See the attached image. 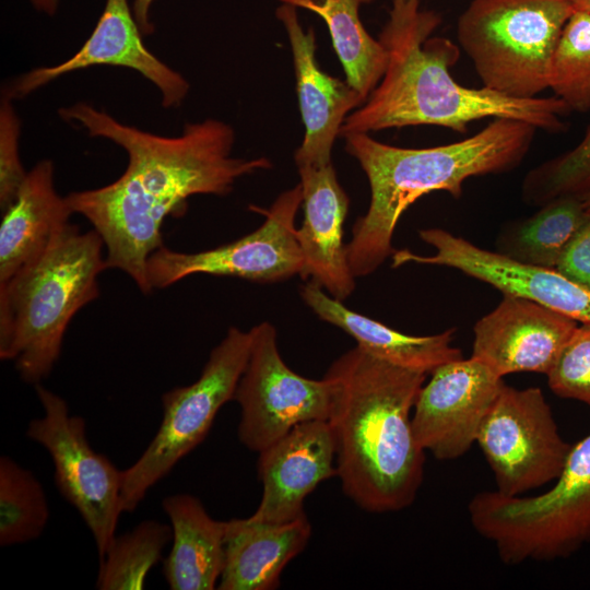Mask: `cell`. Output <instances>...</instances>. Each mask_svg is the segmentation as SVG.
Listing matches in <instances>:
<instances>
[{
    "mask_svg": "<svg viewBox=\"0 0 590 590\" xmlns=\"http://www.w3.org/2000/svg\"><path fill=\"white\" fill-rule=\"evenodd\" d=\"M58 113L128 155L118 179L73 191L66 199L71 211L83 215L102 237L107 269L123 271L144 294L152 292L146 264L164 246L166 217L182 216L191 196H226L239 178L272 167L263 156H232L235 132L221 120L188 123L180 135L162 137L123 125L83 102Z\"/></svg>",
    "mask_w": 590,
    "mask_h": 590,
    "instance_id": "cell-1",
    "label": "cell"
},
{
    "mask_svg": "<svg viewBox=\"0 0 590 590\" xmlns=\"http://www.w3.org/2000/svg\"><path fill=\"white\" fill-rule=\"evenodd\" d=\"M440 24V14L422 9L421 0H392L378 37L388 56L385 73L345 118L341 137L423 125L465 133L471 122L486 118L516 119L551 133L566 129L563 118L570 110L555 96L517 98L458 83L450 68L459 47L432 36Z\"/></svg>",
    "mask_w": 590,
    "mask_h": 590,
    "instance_id": "cell-2",
    "label": "cell"
},
{
    "mask_svg": "<svg viewBox=\"0 0 590 590\" xmlns=\"http://www.w3.org/2000/svg\"><path fill=\"white\" fill-rule=\"evenodd\" d=\"M426 375L357 345L324 375L337 476L345 495L366 511H400L416 498L425 451L414 438L411 412Z\"/></svg>",
    "mask_w": 590,
    "mask_h": 590,
    "instance_id": "cell-3",
    "label": "cell"
},
{
    "mask_svg": "<svg viewBox=\"0 0 590 590\" xmlns=\"http://www.w3.org/2000/svg\"><path fill=\"white\" fill-rule=\"evenodd\" d=\"M536 130L524 121L496 118L467 139L425 149L392 146L368 133L344 135L345 151L358 162L370 187L368 210L354 223L345 246L353 275L366 276L392 256L396 226L415 201L433 191L459 199L469 178L514 170L530 151Z\"/></svg>",
    "mask_w": 590,
    "mask_h": 590,
    "instance_id": "cell-4",
    "label": "cell"
},
{
    "mask_svg": "<svg viewBox=\"0 0 590 590\" xmlns=\"http://www.w3.org/2000/svg\"><path fill=\"white\" fill-rule=\"evenodd\" d=\"M104 241L69 223L45 252L0 288V358L38 385L52 370L75 314L99 296Z\"/></svg>",
    "mask_w": 590,
    "mask_h": 590,
    "instance_id": "cell-5",
    "label": "cell"
},
{
    "mask_svg": "<svg viewBox=\"0 0 590 590\" xmlns=\"http://www.w3.org/2000/svg\"><path fill=\"white\" fill-rule=\"evenodd\" d=\"M474 530L507 565L567 558L590 545V433L573 445L552 486L532 496L475 494L468 504Z\"/></svg>",
    "mask_w": 590,
    "mask_h": 590,
    "instance_id": "cell-6",
    "label": "cell"
},
{
    "mask_svg": "<svg viewBox=\"0 0 590 590\" xmlns=\"http://www.w3.org/2000/svg\"><path fill=\"white\" fill-rule=\"evenodd\" d=\"M573 11L571 0H472L458 19V43L484 87L538 97Z\"/></svg>",
    "mask_w": 590,
    "mask_h": 590,
    "instance_id": "cell-7",
    "label": "cell"
},
{
    "mask_svg": "<svg viewBox=\"0 0 590 590\" xmlns=\"http://www.w3.org/2000/svg\"><path fill=\"white\" fill-rule=\"evenodd\" d=\"M250 345V330L231 327L194 382L163 393V417L155 436L122 471L123 512L134 511L148 492L205 439L221 408L234 399Z\"/></svg>",
    "mask_w": 590,
    "mask_h": 590,
    "instance_id": "cell-8",
    "label": "cell"
},
{
    "mask_svg": "<svg viewBox=\"0 0 590 590\" xmlns=\"http://www.w3.org/2000/svg\"><path fill=\"white\" fill-rule=\"evenodd\" d=\"M35 391L44 414L28 422L26 437L51 457L56 487L79 511L101 559L116 535L123 512L122 471L91 447L85 420L71 415L63 398L40 384L35 386Z\"/></svg>",
    "mask_w": 590,
    "mask_h": 590,
    "instance_id": "cell-9",
    "label": "cell"
},
{
    "mask_svg": "<svg viewBox=\"0 0 590 590\" xmlns=\"http://www.w3.org/2000/svg\"><path fill=\"white\" fill-rule=\"evenodd\" d=\"M481 448L494 475L496 489L521 496L553 483L573 447L559 434L541 389L500 390L479 432Z\"/></svg>",
    "mask_w": 590,
    "mask_h": 590,
    "instance_id": "cell-10",
    "label": "cell"
},
{
    "mask_svg": "<svg viewBox=\"0 0 590 590\" xmlns=\"http://www.w3.org/2000/svg\"><path fill=\"white\" fill-rule=\"evenodd\" d=\"M302 201L298 184L283 191L269 209H255L266 216L260 227L213 249L181 252L162 246L148 260L151 288H166L193 274L257 283H274L299 275L303 259L295 235V217Z\"/></svg>",
    "mask_w": 590,
    "mask_h": 590,
    "instance_id": "cell-11",
    "label": "cell"
},
{
    "mask_svg": "<svg viewBox=\"0 0 590 590\" xmlns=\"http://www.w3.org/2000/svg\"><path fill=\"white\" fill-rule=\"evenodd\" d=\"M251 345L234 399L240 409L239 441L259 453L300 423L327 421L330 387L309 379L282 359L274 326L263 321L250 329Z\"/></svg>",
    "mask_w": 590,
    "mask_h": 590,
    "instance_id": "cell-12",
    "label": "cell"
},
{
    "mask_svg": "<svg viewBox=\"0 0 590 590\" xmlns=\"http://www.w3.org/2000/svg\"><path fill=\"white\" fill-rule=\"evenodd\" d=\"M421 388L412 415L418 446L438 460L464 456L505 386L482 361L459 358L438 366Z\"/></svg>",
    "mask_w": 590,
    "mask_h": 590,
    "instance_id": "cell-13",
    "label": "cell"
},
{
    "mask_svg": "<svg viewBox=\"0 0 590 590\" xmlns=\"http://www.w3.org/2000/svg\"><path fill=\"white\" fill-rule=\"evenodd\" d=\"M434 255L394 250L392 268L405 263L444 266L487 283L503 294L534 300L578 322H590V290L569 280L556 269L523 264L497 251L486 250L442 228L418 232Z\"/></svg>",
    "mask_w": 590,
    "mask_h": 590,
    "instance_id": "cell-14",
    "label": "cell"
},
{
    "mask_svg": "<svg viewBox=\"0 0 590 590\" xmlns=\"http://www.w3.org/2000/svg\"><path fill=\"white\" fill-rule=\"evenodd\" d=\"M128 0H106L105 9L84 45L68 60L51 67H38L10 83L3 95L17 99L73 71L94 66H114L138 71L162 95L165 108L177 107L189 91L178 72L155 57L143 44Z\"/></svg>",
    "mask_w": 590,
    "mask_h": 590,
    "instance_id": "cell-15",
    "label": "cell"
},
{
    "mask_svg": "<svg viewBox=\"0 0 590 590\" xmlns=\"http://www.w3.org/2000/svg\"><path fill=\"white\" fill-rule=\"evenodd\" d=\"M578 324L534 300L504 294L474 324L471 356L500 377L521 371L546 375Z\"/></svg>",
    "mask_w": 590,
    "mask_h": 590,
    "instance_id": "cell-16",
    "label": "cell"
},
{
    "mask_svg": "<svg viewBox=\"0 0 590 590\" xmlns=\"http://www.w3.org/2000/svg\"><path fill=\"white\" fill-rule=\"evenodd\" d=\"M297 8L282 3L275 15L283 24L291 45L299 110L305 127L302 144L294 154L296 166L331 164L334 141L345 118L365 99L346 81L323 72L316 59V36L305 31Z\"/></svg>",
    "mask_w": 590,
    "mask_h": 590,
    "instance_id": "cell-17",
    "label": "cell"
},
{
    "mask_svg": "<svg viewBox=\"0 0 590 590\" xmlns=\"http://www.w3.org/2000/svg\"><path fill=\"white\" fill-rule=\"evenodd\" d=\"M257 463L262 497L250 516L284 523L304 515V500L319 483L337 475L335 450L324 420L300 423L260 451Z\"/></svg>",
    "mask_w": 590,
    "mask_h": 590,
    "instance_id": "cell-18",
    "label": "cell"
},
{
    "mask_svg": "<svg viewBox=\"0 0 590 590\" xmlns=\"http://www.w3.org/2000/svg\"><path fill=\"white\" fill-rule=\"evenodd\" d=\"M297 168L304 209L303 223L295 232L303 259L299 276L316 282L329 295L343 302L356 286L343 243L350 199L332 163Z\"/></svg>",
    "mask_w": 590,
    "mask_h": 590,
    "instance_id": "cell-19",
    "label": "cell"
},
{
    "mask_svg": "<svg viewBox=\"0 0 590 590\" xmlns=\"http://www.w3.org/2000/svg\"><path fill=\"white\" fill-rule=\"evenodd\" d=\"M310 536L306 515L284 523L251 517L225 521L224 562L216 589H276L282 570L303 552Z\"/></svg>",
    "mask_w": 590,
    "mask_h": 590,
    "instance_id": "cell-20",
    "label": "cell"
},
{
    "mask_svg": "<svg viewBox=\"0 0 590 590\" xmlns=\"http://www.w3.org/2000/svg\"><path fill=\"white\" fill-rule=\"evenodd\" d=\"M72 213L66 197L55 189L52 162H38L27 173L15 201L2 212L0 288L45 252Z\"/></svg>",
    "mask_w": 590,
    "mask_h": 590,
    "instance_id": "cell-21",
    "label": "cell"
},
{
    "mask_svg": "<svg viewBox=\"0 0 590 590\" xmlns=\"http://www.w3.org/2000/svg\"><path fill=\"white\" fill-rule=\"evenodd\" d=\"M300 296L319 319L350 334L365 352L393 365L430 374L463 357L460 349L451 344L455 328L433 335L405 334L347 308L310 280L302 285Z\"/></svg>",
    "mask_w": 590,
    "mask_h": 590,
    "instance_id": "cell-22",
    "label": "cell"
},
{
    "mask_svg": "<svg viewBox=\"0 0 590 590\" xmlns=\"http://www.w3.org/2000/svg\"><path fill=\"white\" fill-rule=\"evenodd\" d=\"M162 508L173 531L172 550L163 564L169 589H215L223 569L225 521L213 519L190 494L169 495Z\"/></svg>",
    "mask_w": 590,
    "mask_h": 590,
    "instance_id": "cell-23",
    "label": "cell"
},
{
    "mask_svg": "<svg viewBox=\"0 0 590 590\" xmlns=\"http://www.w3.org/2000/svg\"><path fill=\"white\" fill-rule=\"evenodd\" d=\"M588 215L580 197L556 198L534 214L506 223L497 234L496 251L523 264L555 269Z\"/></svg>",
    "mask_w": 590,
    "mask_h": 590,
    "instance_id": "cell-24",
    "label": "cell"
},
{
    "mask_svg": "<svg viewBox=\"0 0 590 590\" xmlns=\"http://www.w3.org/2000/svg\"><path fill=\"white\" fill-rule=\"evenodd\" d=\"M318 14L327 24L346 81L366 101L380 82L388 62L385 47L366 31L359 8L374 0H279Z\"/></svg>",
    "mask_w": 590,
    "mask_h": 590,
    "instance_id": "cell-25",
    "label": "cell"
},
{
    "mask_svg": "<svg viewBox=\"0 0 590 590\" xmlns=\"http://www.w3.org/2000/svg\"><path fill=\"white\" fill-rule=\"evenodd\" d=\"M173 539L170 524L144 520L132 530L115 535L99 559L96 588L101 590H139L149 571L161 560Z\"/></svg>",
    "mask_w": 590,
    "mask_h": 590,
    "instance_id": "cell-26",
    "label": "cell"
},
{
    "mask_svg": "<svg viewBox=\"0 0 590 590\" xmlns=\"http://www.w3.org/2000/svg\"><path fill=\"white\" fill-rule=\"evenodd\" d=\"M49 505L40 481L9 456L0 457V545L38 539L49 520Z\"/></svg>",
    "mask_w": 590,
    "mask_h": 590,
    "instance_id": "cell-27",
    "label": "cell"
},
{
    "mask_svg": "<svg viewBox=\"0 0 590 590\" xmlns=\"http://www.w3.org/2000/svg\"><path fill=\"white\" fill-rule=\"evenodd\" d=\"M548 88L570 111L590 110V12L574 9L555 48Z\"/></svg>",
    "mask_w": 590,
    "mask_h": 590,
    "instance_id": "cell-28",
    "label": "cell"
},
{
    "mask_svg": "<svg viewBox=\"0 0 590 590\" xmlns=\"http://www.w3.org/2000/svg\"><path fill=\"white\" fill-rule=\"evenodd\" d=\"M588 191H590V126L574 149L531 169L521 186L522 200L536 206L560 197H581Z\"/></svg>",
    "mask_w": 590,
    "mask_h": 590,
    "instance_id": "cell-29",
    "label": "cell"
},
{
    "mask_svg": "<svg viewBox=\"0 0 590 590\" xmlns=\"http://www.w3.org/2000/svg\"><path fill=\"white\" fill-rule=\"evenodd\" d=\"M546 377L556 396L590 406V322L578 324Z\"/></svg>",
    "mask_w": 590,
    "mask_h": 590,
    "instance_id": "cell-30",
    "label": "cell"
},
{
    "mask_svg": "<svg viewBox=\"0 0 590 590\" xmlns=\"http://www.w3.org/2000/svg\"><path fill=\"white\" fill-rule=\"evenodd\" d=\"M20 119L12 99L4 96L0 107V206L4 212L16 199L28 172L19 155Z\"/></svg>",
    "mask_w": 590,
    "mask_h": 590,
    "instance_id": "cell-31",
    "label": "cell"
},
{
    "mask_svg": "<svg viewBox=\"0 0 590 590\" xmlns=\"http://www.w3.org/2000/svg\"><path fill=\"white\" fill-rule=\"evenodd\" d=\"M555 269L590 290V213L568 243Z\"/></svg>",
    "mask_w": 590,
    "mask_h": 590,
    "instance_id": "cell-32",
    "label": "cell"
},
{
    "mask_svg": "<svg viewBox=\"0 0 590 590\" xmlns=\"http://www.w3.org/2000/svg\"><path fill=\"white\" fill-rule=\"evenodd\" d=\"M154 0H134L132 12L135 22L143 35H150L154 32V26L150 22V8Z\"/></svg>",
    "mask_w": 590,
    "mask_h": 590,
    "instance_id": "cell-33",
    "label": "cell"
},
{
    "mask_svg": "<svg viewBox=\"0 0 590 590\" xmlns=\"http://www.w3.org/2000/svg\"><path fill=\"white\" fill-rule=\"evenodd\" d=\"M32 4L38 10L49 15L56 13L59 0H30Z\"/></svg>",
    "mask_w": 590,
    "mask_h": 590,
    "instance_id": "cell-34",
    "label": "cell"
},
{
    "mask_svg": "<svg viewBox=\"0 0 590 590\" xmlns=\"http://www.w3.org/2000/svg\"><path fill=\"white\" fill-rule=\"evenodd\" d=\"M574 9L585 10L590 12V0H571Z\"/></svg>",
    "mask_w": 590,
    "mask_h": 590,
    "instance_id": "cell-35",
    "label": "cell"
},
{
    "mask_svg": "<svg viewBox=\"0 0 590 590\" xmlns=\"http://www.w3.org/2000/svg\"><path fill=\"white\" fill-rule=\"evenodd\" d=\"M581 200H582V203H583V206L586 209V211L588 213H590V191H588L587 193L582 194L581 197Z\"/></svg>",
    "mask_w": 590,
    "mask_h": 590,
    "instance_id": "cell-36",
    "label": "cell"
}]
</instances>
